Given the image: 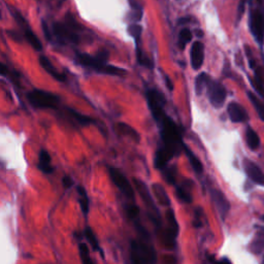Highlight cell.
Wrapping results in <instances>:
<instances>
[{
    "label": "cell",
    "mask_w": 264,
    "mask_h": 264,
    "mask_svg": "<svg viewBox=\"0 0 264 264\" xmlns=\"http://www.w3.org/2000/svg\"><path fill=\"white\" fill-rule=\"evenodd\" d=\"M157 124L160 128L162 145L157 150L154 164L157 168L162 169L167 166L173 157L181 154L182 148H184L182 129L178 127L176 122L166 114L160 119Z\"/></svg>",
    "instance_id": "cell-1"
},
{
    "label": "cell",
    "mask_w": 264,
    "mask_h": 264,
    "mask_svg": "<svg viewBox=\"0 0 264 264\" xmlns=\"http://www.w3.org/2000/svg\"><path fill=\"white\" fill-rule=\"evenodd\" d=\"M108 60H109V53L105 50L98 52L95 56H91L86 53H79L77 55V61L83 66V67L89 68L99 73L117 75V77H123V75H125V73H127V71L124 68L109 64Z\"/></svg>",
    "instance_id": "cell-2"
},
{
    "label": "cell",
    "mask_w": 264,
    "mask_h": 264,
    "mask_svg": "<svg viewBox=\"0 0 264 264\" xmlns=\"http://www.w3.org/2000/svg\"><path fill=\"white\" fill-rule=\"evenodd\" d=\"M130 256L133 263H155L157 261V253L150 238L139 237L130 243Z\"/></svg>",
    "instance_id": "cell-3"
},
{
    "label": "cell",
    "mask_w": 264,
    "mask_h": 264,
    "mask_svg": "<svg viewBox=\"0 0 264 264\" xmlns=\"http://www.w3.org/2000/svg\"><path fill=\"white\" fill-rule=\"evenodd\" d=\"M28 102L35 109H56L59 105V97L51 92L33 89L26 94Z\"/></svg>",
    "instance_id": "cell-4"
},
{
    "label": "cell",
    "mask_w": 264,
    "mask_h": 264,
    "mask_svg": "<svg viewBox=\"0 0 264 264\" xmlns=\"http://www.w3.org/2000/svg\"><path fill=\"white\" fill-rule=\"evenodd\" d=\"M133 183L135 185V188L137 192L139 193L141 199H143L145 205H146V209L148 211V216L150 217V219L153 221V223L155 225H157V227H160L161 226V217H160V213L157 209V205L154 201V198L152 197V195H151L149 189H148V186L141 181V180H138V178L134 177L133 178Z\"/></svg>",
    "instance_id": "cell-5"
},
{
    "label": "cell",
    "mask_w": 264,
    "mask_h": 264,
    "mask_svg": "<svg viewBox=\"0 0 264 264\" xmlns=\"http://www.w3.org/2000/svg\"><path fill=\"white\" fill-rule=\"evenodd\" d=\"M167 225L162 234V243L166 249H174L176 247V240L180 232V226L176 221L175 212L169 209L166 212Z\"/></svg>",
    "instance_id": "cell-6"
},
{
    "label": "cell",
    "mask_w": 264,
    "mask_h": 264,
    "mask_svg": "<svg viewBox=\"0 0 264 264\" xmlns=\"http://www.w3.org/2000/svg\"><path fill=\"white\" fill-rule=\"evenodd\" d=\"M147 101L155 121L158 122L166 114L164 110V107L166 103L164 95L159 90L149 89L147 91Z\"/></svg>",
    "instance_id": "cell-7"
},
{
    "label": "cell",
    "mask_w": 264,
    "mask_h": 264,
    "mask_svg": "<svg viewBox=\"0 0 264 264\" xmlns=\"http://www.w3.org/2000/svg\"><path fill=\"white\" fill-rule=\"evenodd\" d=\"M109 175L112 183L116 185V187L119 188L120 191L123 193L128 199H134L133 188H132L128 178L120 171V169L110 166L109 167Z\"/></svg>",
    "instance_id": "cell-8"
},
{
    "label": "cell",
    "mask_w": 264,
    "mask_h": 264,
    "mask_svg": "<svg viewBox=\"0 0 264 264\" xmlns=\"http://www.w3.org/2000/svg\"><path fill=\"white\" fill-rule=\"evenodd\" d=\"M207 97L210 99V102L212 106L216 109H220L226 100V96H227V92H226L225 87L223 85L215 80H211L206 88Z\"/></svg>",
    "instance_id": "cell-9"
},
{
    "label": "cell",
    "mask_w": 264,
    "mask_h": 264,
    "mask_svg": "<svg viewBox=\"0 0 264 264\" xmlns=\"http://www.w3.org/2000/svg\"><path fill=\"white\" fill-rule=\"evenodd\" d=\"M250 29L256 42L262 45L264 42V12L262 9H251Z\"/></svg>",
    "instance_id": "cell-10"
},
{
    "label": "cell",
    "mask_w": 264,
    "mask_h": 264,
    "mask_svg": "<svg viewBox=\"0 0 264 264\" xmlns=\"http://www.w3.org/2000/svg\"><path fill=\"white\" fill-rule=\"evenodd\" d=\"M53 31L61 44L65 43L78 44L80 41V37L77 31L72 29V28L67 24L63 25L61 23H55L53 26Z\"/></svg>",
    "instance_id": "cell-11"
},
{
    "label": "cell",
    "mask_w": 264,
    "mask_h": 264,
    "mask_svg": "<svg viewBox=\"0 0 264 264\" xmlns=\"http://www.w3.org/2000/svg\"><path fill=\"white\" fill-rule=\"evenodd\" d=\"M211 198L216 206L217 211H218L219 215L221 216V219L225 220L227 217L229 211H230V203L227 198L224 195L223 192H221L218 189H212L211 190Z\"/></svg>",
    "instance_id": "cell-12"
},
{
    "label": "cell",
    "mask_w": 264,
    "mask_h": 264,
    "mask_svg": "<svg viewBox=\"0 0 264 264\" xmlns=\"http://www.w3.org/2000/svg\"><path fill=\"white\" fill-rule=\"evenodd\" d=\"M243 168L247 176L254 183L260 186H264V174L257 166L256 163H254L253 161H250V160L246 159L243 161Z\"/></svg>",
    "instance_id": "cell-13"
},
{
    "label": "cell",
    "mask_w": 264,
    "mask_h": 264,
    "mask_svg": "<svg viewBox=\"0 0 264 264\" xmlns=\"http://www.w3.org/2000/svg\"><path fill=\"white\" fill-rule=\"evenodd\" d=\"M227 111L231 122L233 123H244L249 120L247 110L237 102H231L228 105Z\"/></svg>",
    "instance_id": "cell-14"
},
{
    "label": "cell",
    "mask_w": 264,
    "mask_h": 264,
    "mask_svg": "<svg viewBox=\"0 0 264 264\" xmlns=\"http://www.w3.org/2000/svg\"><path fill=\"white\" fill-rule=\"evenodd\" d=\"M204 61V45L201 42H195L191 48V65L193 69H199Z\"/></svg>",
    "instance_id": "cell-15"
},
{
    "label": "cell",
    "mask_w": 264,
    "mask_h": 264,
    "mask_svg": "<svg viewBox=\"0 0 264 264\" xmlns=\"http://www.w3.org/2000/svg\"><path fill=\"white\" fill-rule=\"evenodd\" d=\"M192 183L191 181L186 180L181 185L176 187V195L178 198V200L189 204L192 202Z\"/></svg>",
    "instance_id": "cell-16"
},
{
    "label": "cell",
    "mask_w": 264,
    "mask_h": 264,
    "mask_svg": "<svg viewBox=\"0 0 264 264\" xmlns=\"http://www.w3.org/2000/svg\"><path fill=\"white\" fill-rule=\"evenodd\" d=\"M37 166H39L40 171H42L45 175H50L54 171V168L52 166V158L48 151L44 149H42L40 151L39 164H37Z\"/></svg>",
    "instance_id": "cell-17"
},
{
    "label": "cell",
    "mask_w": 264,
    "mask_h": 264,
    "mask_svg": "<svg viewBox=\"0 0 264 264\" xmlns=\"http://www.w3.org/2000/svg\"><path fill=\"white\" fill-rule=\"evenodd\" d=\"M40 64H41L42 67L49 74H51L55 80H57L59 82H65V80H66L65 74L59 72L57 69H56L54 67V65L52 64V62L48 58H46L45 56H41V57H40Z\"/></svg>",
    "instance_id": "cell-18"
},
{
    "label": "cell",
    "mask_w": 264,
    "mask_h": 264,
    "mask_svg": "<svg viewBox=\"0 0 264 264\" xmlns=\"http://www.w3.org/2000/svg\"><path fill=\"white\" fill-rule=\"evenodd\" d=\"M152 191L157 199L158 203L162 206H171V199H169V196L167 192L165 191L164 187L161 184L154 183L152 185Z\"/></svg>",
    "instance_id": "cell-19"
},
{
    "label": "cell",
    "mask_w": 264,
    "mask_h": 264,
    "mask_svg": "<svg viewBox=\"0 0 264 264\" xmlns=\"http://www.w3.org/2000/svg\"><path fill=\"white\" fill-rule=\"evenodd\" d=\"M250 249L255 255H260L264 252V227H261V226L258 227Z\"/></svg>",
    "instance_id": "cell-20"
},
{
    "label": "cell",
    "mask_w": 264,
    "mask_h": 264,
    "mask_svg": "<svg viewBox=\"0 0 264 264\" xmlns=\"http://www.w3.org/2000/svg\"><path fill=\"white\" fill-rule=\"evenodd\" d=\"M254 70V78L250 79L252 87L255 89L259 95L264 98V81L262 78V72L258 65L254 66L252 68Z\"/></svg>",
    "instance_id": "cell-21"
},
{
    "label": "cell",
    "mask_w": 264,
    "mask_h": 264,
    "mask_svg": "<svg viewBox=\"0 0 264 264\" xmlns=\"http://www.w3.org/2000/svg\"><path fill=\"white\" fill-rule=\"evenodd\" d=\"M23 29V32H24V35H25V39L26 41L30 44V45L32 46V48L35 50V51H42L43 50V44H42V42L40 41L39 37H37V35L30 29V27L26 25L25 27L22 28Z\"/></svg>",
    "instance_id": "cell-22"
},
{
    "label": "cell",
    "mask_w": 264,
    "mask_h": 264,
    "mask_svg": "<svg viewBox=\"0 0 264 264\" xmlns=\"http://www.w3.org/2000/svg\"><path fill=\"white\" fill-rule=\"evenodd\" d=\"M117 130L119 131V133L122 135H125L132 140H134L135 143H139L140 140V135L138 132L127 123H118L117 124Z\"/></svg>",
    "instance_id": "cell-23"
},
{
    "label": "cell",
    "mask_w": 264,
    "mask_h": 264,
    "mask_svg": "<svg viewBox=\"0 0 264 264\" xmlns=\"http://www.w3.org/2000/svg\"><path fill=\"white\" fill-rule=\"evenodd\" d=\"M184 151H185L188 160H189L192 168L194 169V172L198 175H201L203 173V166H202V163H201L200 160L198 159V157H196V155L186 145L184 146Z\"/></svg>",
    "instance_id": "cell-24"
},
{
    "label": "cell",
    "mask_w": 264,
    "mask_h": 264,
    "mask_svg": "<svg viewBox=\"0 0 264 264\" xmlns=\"http://www.w3.org/2000/svg\"><path fill=\"white\" fill-rule=\"evenodd\" d=\"M212 78L206 72H201L195 79V91L197 95H201L202 92L207 88Z\"/></svg>",
    "instance_id": "cell-25"
},
{
    "label": "cell",
    "mask_w": 264,
    "mask_h": 264,
    "mask_svg": "<svg viewBox=\"0 0 264 264\" xmlns=\"http://www.w3.org/2000/svg\"><path fill=\"white\" fill-rule=\"evenodd\" d=\"M246 139L249 148L253 151H255L260 146V138L257 134V132L251 127H248L246 129Z\"/></svg>",
    "instance_id": "cell-26"
},
{
    "label": "cell",
    "mask_w": 264,
    "mask_h": 264,
    "mask_svg": "<svg viewBox=\"0 0 264 264\" xmlns=\"http://www.w3.org/2000/svg\"><path fill=\"white\" fill-rule=\"evenodd\" d=\"M77 190H78V194H79V202L81 205L82 212L85 215H88L89 211H90V199L88 197V194H87L86 190H85L84 188L81 186H79L77 188Z\"/></svg>",
    "instance_id": "cell-27"
},
{
    "label": "cell",
    "mask_w": 264,
    "mask_h": 264,
    "mask_svg": "<svg viewBox=\"0 0 264 264\" xmlns=\"http://www.w3.org/2000/svg\"><path fill=\"white\" fill-rule=\"evenodd\" d=\"M248 97L253 105L254 109L257 111L259 118L264 122V103L256 97V95L252 92H248Z\"/></svg>",
    "instance_id": "cell-28"
},
{
    "label": "cell",
    "mask_w": 264,
    "mask_h": 264,
    "mask_svg": "<svg viewBox=\"0 0 264 264\" xmlns=\"http://www.w3.org/2000/svg\"><path fill=\"white\" fill-rule=\"evenodd\" d=\"M68 111L70 116L78 122V123L81 125V126H88L92 123H94V120L88 116H85L83 114H81V112L74 110L73 109H68Z\"/></svg>",
    "instance_id": "cell-29"
},
{
    "label": "cell",
    "mask_w": 264,
    "mask_h": 264,
    "mask_svg": "<svg viewBox=\"0 0 264 264\" xmlns=\"http://www.w3.org/2000/svg\"><path fill=\"white\" fill-rule=\"evenodd\" d=\"M163 177L164 180L169 184V185H176V167L174 166H166L163 171Z\"/></svg>",
    "instance_id": "cell-30"
},
{
    "label": "cell",
    "mask_w": 264,
    "mask_h": 264,
    "mask_svg": "<svg viewBox=\"0 0 264 264\" xmlns=\"http://www.w3.org/2000/svg\"><path fill=\"white\" fill-rule=\"evenodd\" d=\"M85 237H86L89 243L91 244V248L93 251H99L100 250L99 242H98L96 235L90 227H86V229H85Z\"/></svg>",
    "instance_id": "cell-31"
},
{
    "label": "cell",
    "mask_w": 264,
    "mask_h": 264,
    "mask_svg": "<svg viewBox=\"0 0 264 264\" xmlns=\"http://www.w3.org/2000/svg\"><path fill=\"white\" fill-rule=\"evenodd\" d=\"M79 252H80V256H81V260L83 263L85 264H90L92 263L91 257H90V250L88 248V246L86 243L81 242L79 244Z\"/></svg>",
    "instance_id": "cell-32"
},
{
    "label": "cell",
    "mask_w": 264,
    "mask_h": 264,
    "mask_svg": "<svg viewBox=\"0 0 264 264\" xmlns=\"http://www.w3.org/2000/svg\"><path fill=\"white\" fill-rule=\"evenodd\" d=\"M192 40V32L189 29H183L178 35V45L183 50L188 43H190Z\"/></svg>",
    "instance_id": "cell-33"
},
{
    "label": "cell",
    "mask_w": 264,
    "mask_h": 264,
    "mask_svg": "<svg viewBox=\"0 0 264 264\" xmlns=\"http://www.w3.org/2000/svg\"><path fill=\"white\" fill-rule=\"evenodd\" d=\"M141 31H143V28H141V26H139L137 24H132L128 27V33L135 40L136 45H139Z\"/></svg>",
    "instance_id": "cell-34"
},
{
    "label": "cell",
    "mask_w": 264,
    "mask_h": 264,
    "mask_svg": "<svg viewBox=\"0 0 264 264\" xmlns=\"http://www.w3.org/2000/svg\"><path fill=\"white\" fill-rule=\"evenodd\" d=\"M126 212H127V215L129 218L133 221L134 223L135 222H138L139 221V209L138 206H136L135 204H129L127 205L126 207Z\"/></svg>",
    "instance_id": "cell-35"
},
{
    "label": "cell",
    "mask_w": 264,
    "mask_h": 264,
    "mask_svg": "<svg viewBox=\"0 0 264 264\" xmlns=\"http://www.w3.org/2000/svg\"><path fill=\"white\" fill-rule=\"evenodd\" d=\"M65 20H66V24H67L68 26H70L72 29H74L75 31H80L82 28L81 26L78 24V22L74 20V18L70 15V14H67L65 17Z\"/></svg>",
    "instance_id": "cell-36"
},
{
    "label": "cell",
    "mask_w": 264,
    "mask_h": 264,
    "mask_svg": "<svg viewBox=\"0 0 264 264\" xmlns=\"http://www.w3.org/2000/svg\"><path fill=\"white\" fill-rule=\"evenodd\" d=\"M201 217H203V211L200 209V207H198V209L195 210V219H194V226L197 228L202 227V221H201Z\"/></svg>",
    "instance_id": "cell-37"
},
{
    "label": "cell",
    "mask_w": 264,
    "mask_h": 264,
    "mask_svg": "<svg viewBox=\"0 0 264 264\" xmlns=\"http://www.w3.org/2000/svg\"><path fill=\"white\" fill-rule=\"evenodd\" d=\"M62 184H63V187L65 188V189L68 190V189H70V188L73 187L74 181L70 176H64L62 178Z\"/></svg>",
    "instance_id": "cell-38"
},
{
    "label": "cell",
    "mask_w": 264,
    "mask_h": 264,
    "mask_svg": "<svg viewBox=\"0 0 264 264\" xmlns=\"http://www.w3.org/2000/svg\"><path fill=\"white\" fill-rule=\"evenodd\" d=\"M244 7H246V0H241L239 7H238V16H237V21L240 22L241 19L244 13Z\"/></svg>",
    "instance_id": "cell-39"
},
{
    "label": "cell",
    "mask_w": 264,
    "mask_h": 264,
    "mask_svg": "<svg viewBox=\"0 0 264 264\" xmlns=\"http://www.w3.org/2000/svg\"><path fill=\"white\" fill-rule=\"evenodd\" d=\"M42 26H43V30H44V33L46 37V40L48 41H51L52 40V36H51V33H50V29H49V27L48 25H46V23L44 21L42 22Z\"/></svg>",
    "instance_id": "cell-40"
},
{
    "label": "cell",
    "mask_w": 264,
    "mask_h": 264,
    "mask_svg": "<svg viewBox=\"0 0 264 264\" xmlns=\"http://www.w3.org/2000/svg\"><path fill=\"white\" fill-rule=\"evenodd\" d=\"M7 34H8L9 36H11L13 40H15V41H17V42H19V43H20L21 40H22V39H21V36H20V34H19L18 32H15V31H7Z\"/></svg>",
    "instance_id": "cell-41"
},
{
    "label": "cell",
    "mask_w": 264,
    "mask_h": 264,
    "mask_svg": "<svg viewBox=\"0 0 264 264\" xmlns=\"http://www.w3.org/2000/svg\"><path fill=\"white\" fill-rule=\"evenodd\" d=\"M165 82H166V86H167V88H168V90L169 91H173L174 90V84H173V82H172V80L171 79H169L168 77H167V75H165Z\"/></svg>",
    "instance_id": "cell-42"
},
{
    "label": "cell",
    "mask_w": 264,
    "mask_h": 264,
    "mask_svg": "<svg viewBox=\"0 0 264 264\" xmlns=\"http://www.w3.org/2000/svg\"><path fill=\"white\" fill-rule=\"evenodd\" d=\"M196 34H197V36H199V37H202V36H203L202 31H197V32H196Z\"/></svg>",
    "instance_id": "cell-43"
},
{
    "label": "cell",
    "mask_w": 264,
    "mask_h": 264,
    "mask_svg": "<svg viewBox=\"0 0 264 264\" xmlns=\"http://www.w3.org/2000/svg\"><path fill=\"white\" fill-rule=\"evenodd\" d=\"M263 60H264V56H263Z\"/></svg>",
    "instance_id": "cell-44"
},
{
    "label": "cell",
    "mask_w": 264,
    "mask_h": 264,
    "mask_svg": "<svg viewBox=\"0 0 264 264\" xmlns=\"http://www.w3.org/2000/svg\"><path fill=\"white\" fill-rule=\"evenodd\" d=\"M61 1H64V0H61Z\"/></svg>",
    "instance_id": "cell-45"
}]
</instances>
